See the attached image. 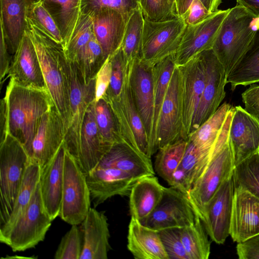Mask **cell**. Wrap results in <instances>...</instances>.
I'll return each mask as SVG.
<instances>
[{"label":"cell","instance_id":"6da1fadb","mask_svg":"<svg viewBox=\"0 0 259 259\" xmlns=\"http://www.w3.org/2000/svg\"><path fill=\"white\" fill-rule=\"evenodd\" d=\"M27 32L35 47L48 91L62 118L66 134L70 122V76L64 47L27 18Z\"/></svg>","mask_w":259,"mask_h":259},{"label":"cell","instance_id":"7a4b0ae2","mask_svg":"<svg viewBox=\"0 0 259 259\" xmlns=\"http://www.w3.org/2000/svg\"><path fill=\"white\" fill-rule=\"evenodd\" d=\"M4 97L9 133L20 142L31 158L40 119L54 104L47 90L20 86L10 79Z\"/></svg>","mask_w":259,"mask_h":259},{"label":"cell","instance_id":"3957f363","mask_svg":"<svg viewBox=\"0 0 259 259\" xmlns=\"http://www.w3.org/2000/svg\"><path fill=\"white\" fill-rule=\"evenodd\" d=\"M233 112V107L219 132L208 164L189 194L200 218L206 205L221 185L233 176L235 165L229 135Z\"/></svg>","mask_w":259,"mask_h":259},{"label":"cell","instance_id":"277c9868","mask_svg":"<svg viewBox=\"0 0 259 259\" xmlns=\"http://www.w3.org/2000/svg\"><path fill=\"white\" fill-rule=\"evenodd\" d=\"M257 18L237 4L225 18L212 48L227 76L249 48L256 30L252 22Z\"/></svg>","mask_w":259,"mask_h":259},{"label":"cell","instance_id":"5b68a950","mask_svg":"<svg viewBox=\"0 0 259 259\" xmlns=\"http://www.w3.org/2000/svg\"><path fill=\"white\" fill-rule=\"evenodd\" d=\"M30 158L23 145L10 134L0 141V226L13 211Z\"/></svg>","mask_w":259,"mask_h":259},{"label":"cell","instance_id":"8992f818","mask_svg":"<svg viewBox=\"0 0 259 259\" xmlns=\"http://www.w3.org/2000/svg\"><path fill=\"white\" fill-rule=\"evenodd\" d=\"M52 221L44 207L38 183L25 211L0 241L14 252L33 248L45 239Z\"/></svg>","mask_w":259,"mask_h":259},{"label":"cell","instance_id":"52a82bcc","mask_svg":"<svg viewBox=\"0 0 259 259\" xmlns=\"http://www.w3.org/2000/svg\"><path fill=\"white\" fill-rule=\"evenodd\" d=\"M91 200L87 176L76 159L66 150L59 217L71 225L81 224L91 207Z\"/></svg>","mask_w":259,"mask_h":259},{"label":"cell","instance_id":"ba28073f","mask_svg":"<svg viewBox=\"0 0 259 259\" xmlns=\"http://www.w3.org/2000/svg\"><path fill=\"white\" fill-rule=\"evenodd\" d=\"M186 25L179 17L160 21L144 18L139 57L154 64L172 55L180 45Z\"/></svg>","mask_w":259,"mask_h":259},{"label":"cell","instance_id":"9c48e42d","mask_svg":"<svg viewBox=\"0 0 259 259\" xmlns=\"http://www.w3.org/2000/svg\"><path fill=\"white\" fill-rule=\"evenodd\" d=\"M131 62H128L119 97L107 102L116 119L120 134L124 141L151 158V151L144 124L136 107L130 83Z\"/></svg>","mask_w":259,"mask_h":259},{"label":"cell","instance_id":"30bf717a","mask_svg":"<svg viewBox=\"0 0 259 259\" xmlns=\"http://www.w3.org/2000/svg\"><path fill=\"white\" fill-rule=\"evenodd\" d=\"M69 62V61H68ZM70 76V122L64 143L78 162L82 125L89 105L95 101L96 78L86 83L75 63L69 62Z\"/></svg>","mask_w":259,"mask_h":259},{"label":"cell","instance_id":"8fae6325","mask_svg":"<svg viewBox=\"0 0 259 259\" xmlns=\"http://www.w3.org/2000/svg\"><path fill=\"white\" fill-rule=\"evenodd\" d=\"M186 136L183 122L182 83L176 65L161 108L156 130V152L160 148Z\"/></svg>","mask_w":259,"mask_h":259},{"label":"cell","instance_id":"7c38bea8","mask_svg":"<svg viewBox=\"0 0 259 259\" xmlns=\"http://www.w3.org/2000/svg\"><path fill=\"white\" fill-rule=\"evenodd\" d=\"M154 64L140 57L131 62L130 83L134 101L144 124L151 151L156 153L154 119Z\"/></svg>","mask_w":259,"mask_h":259},{"label":"cell","instance_id":"4fadbf2b","mask_svg":"<svg viewBox=\"0 0 259 259\" xmlns=\"http://www.w3.org/2000/svg\"><path fill=\"white\" fill-rule=\"evenodd\" d=\"M200 217L188 196L174 187H164L162 197L153 212L141 223L157 231L184 228Z\"/></svg>","mask_w":259,"mask_h":259},{"label":"cell","instance_id":"5bb4252c","mask_svg":"<svg viewBox=\"0 0 259 259\" xmlns=\"http://www.w3.org/2000/svg\"><path fill=\"white\" fill-rule=\"evenodd\" d=\"M229 10H219L197 23L186 25L180 45L172 55L177 66L183 65L201 52L212 49Z\"/></svg>","mask_w":259,"mask_h":259},{"label":"cell","instance_id":"9a60e30c","mask_svg":"<svg viewBox=\"0 0 259 259\" xmlns=\"http://www.w3.org/2000/svg\"><path fill=\"white\" fill-rule=\"evenodd\" d=\"M202 54L205 67V84L191 134L215 113L226 96L227 76L223 65L212 49L202 52Z\"/></svg>","mask_w":259,"mask_h":259},{"label":"cell","instance_id":"2e32d148","mask_svg":"<svg viewBox=\"0 0 259 259\" xmlns=\"http://www.w3.org/2000/svg\"><path fill=\"white\" fill-rule=\"evenodd\" d=\"M234 190L231 177L209 200L201 218L210 239L219 244H223L230 235Z\"/></svg>","mask_w":259,"mask_h":259},{"label":"cell","instance_id":"e0dca14e","mask_svg":"<svg viewBox=\"0 0 259 259\" xmlns=\"http://www.w3.org/2000/svg\"><path fill=\"white\" fill-rule=\"evenodd\" d=\"M178 66L182 76L184 131L188 139L205 84V67L202 52Z\"/></svg>","mask_w":259,"mask_h":259},{"label":"cell","instance_id":"ac0fdd59","mask_svg":"<svg viewBox=\"0 0 259 259\" xmlns=\"http://www.w3.org/2000/svg\"><path fill=\"white\" fill-rule=\"evenodd\" d=\"M65 134L62 118L54 104L40 119L32 142L30 159L43 167L58 151Z\"/></svg>","mask_w":259,"mask_h":259},{"label":"cell","instance_id":"d6986e66","mask_svg":"<svg viewBox=\"0 0 259 259\" xmlns=\"http://www.w3.org/2000/svg\"><path fill=\"white\" fill-rule=\"evenodd\" d=\"M86 176L95 208L114 196H129L133 186L141 179L99 164Z\"/></svg>","mask_w":259,"mask_h":259},{"label":"cell","instance_id":"ffe728a7","mask_svg":"<svg viewBox=\"0 0 259 259\" xmlns=\"http://www.w3.org/2000/svg\"><path fill=\"white\" fill-rule=\"evenodd\" d=\"M229 135L235 165L259 152V118L241 106L233 107Z\"/></svg>","mask_w":259,"mask_h":259},{"label":"cell","instance_id":"44dd1931","mask_svg":"<svg viewBox=\"0 0 259 259\" xmlns=\"http://www.w3.org/2000/svg\"><path fill=\"white\" fill-rule=\"evenodd\" d=\"M7 77L19 85L48 91L35 47L27 31L13 56Z\"/></svg>","mask_w":259,"mask_h":259},{"label":"cell","instance_id":"7402d4cb","mask_svg":"<svg viewBox=\"0 0 259 259\" xmlns=\"http://www.w3.org/2000/svg\"><path fill=\"white\" fill-rule=\"evenodd\" d=\"M259 234V198L235 188L230 235L237 243Z\"/></svg>","mask_w":259,"mask_h":259},{"label":"cell","instance_id":"603a6c76","mask_svg":"<svg viewBox=\"0 0 259 259\" xmlns=\"http://www.w3.org/2000/svg\"><path fill=\"white\" fill-rule=\"evenodd\" d=\"M66 151L64 141L53 158L40 170L39 183L41 199L52 221L59 217L61 209Z\"/></svg>","mask_w":259,"mask_h":259},{"label":"cell","instance_id":"cb8c5ba5","mask_svg":"<svg viewBox=\"0 0 259 259\" xmlns=\"http://www.w3.org/2000/svg\"><path fill=\"white\" fill-rule=\"evenodd\" d=\"M36 0H0L1 31L8 51L14 55L17 51L27 28L28 11Z\"/></svg>","mask_w":259,"mask_h":259},{"label":"cell","instance_id":"d4e9b609","mask_svg":"<svg viewBox=\"0 0 259 259\" xmlns=\"http://www.w3.org/2000/svg\"><path fill=\"white\" fill-rule=\"evenodd\" d=\"M80 227L83 245L80 259H107L110 249V232L104 212L90 207Z\"/></svg>","mask_w":259,"mask_h":259},{"label":"cell","instance_id":"484cf974","mask_svg":"<svg viewBox=\"0 0 259 259\" xmlns=\"http://www.w3.org/2000/svg\"><path fill=\"white\" fill-rule=\"evenodd\" d=\"M94 34L107 59L121 47L127 20L118 11L101 8L92 15Z\"/></svg>","mask_w":259,"mask_h":259},{"label":"cell","instance_id":"4316f807","mask_svg":"<svg viewBox=\"0 0 259 259\" xmlns=\"http://www.w3.org/2000/svg\"><path fill=\"white\" fill-rule=\"evenodd\" d=\"M98 164L119 169L138 178L155 174L151 158L125 141L113 144Z\"/></svg>","mask_w":259,"mask_h":259},{"label":"cell","instance_id":"83f0119b","mask_svg":"<svg viewBox=\"0 0 259 259\" xmlns=\"http://www.w3.org/2000/svg\"><path fill=\"white\" fill-rule=\"evenodd\" d=\"M95 101L89 106L81 134L78 163L87 175L98 165L109 149L100 138L95 117Z\"/></svg>","mask_w":259,"mask_h":259},{"label":"cell","instance_id":"f1b7e54d","mask_svg":"<svg viewBox=\"0 0 259 259\" xmlns=\"http://www.w3.org/2000/svg\"><path fill=\"white\" fill-rule=\"evenodd\" d=\"M127 247L136 259H169L158 231L143 225L132 217Z\"/></svg>","mask_w":259,"mask_h":259},{"label":"cell","instance_id":"f546056e","mask_svg":"<svg viewBox=\"0 0 259 259\" xmlns=\"http://www.w3.org/2000/svg\"><path fill=\"white\" fill-rule=\"evenodd\" d=\"M164 188L154 175L138 180L129 195L131 217L140 222L147 218L160 201Z\"/></svg>","mask_w":259,"mask_h":259},{"label":"cell","instance_id":"4dcf8cb0","mask_svg":"<svg viewBox=\"0 0 259 259\" xmlns=\"http://www.w3.org/2000/svg\"><path fill=\"white\" fill-rule=\"evenodd\" d=\"M50 13L57 26L65 48L78 24L81 12V0H38Z\"/></svg>","mask_w":259,"mask_h":259},{"label":"cell","instance_id":"1f68e13d","mask_svg":"<svg viewBox=\"0 0 259 259\" xmlns=\"http://www.w3.org/2000/svg\"><path fill=\"white\" fill-rule=\"evenodd\" d=\"M259 82V28L249 48L227 77L232 91L238 85Z\"/></svg>","mask_w":259,"mask_h":259},{"label":"cell","instance_id":"d6a6232c","mask_svg":"<svg viewBox=\"0 0 259 259\" xmlns=\"http://www.w3.org/2000/svg\"><path fill=\"white\" fill-rule=\"evenodd\" d=\"M40 170L39 165L30 158L13 211L7 222L0 226V237L9 231L16 221L25 211L39 183Z\"/></svg>","mask_w":259,"mask_h":259},{"label":"cell","instance_id":"836d02e7","mask_svg":"<svg viewBox=\"0 0 259 259\" xmlns=\"http://www.w3.org/2000/svg\"><path fill=\"white\" fill-rule=\"evenodd\" d=\"M232 107L230 104H223L210 118L189 136L188 140L201 150H211Z\"/></svg>","mask_w":259,"mask_h":259},{"label":"cell","instance_id":"e575fe53","mask_svg":"<svg viewBox=\"0 0 259 259\" xmlns=\"http://www.w3.org/2000/svg\"><path fill=\"white\" fill-rule=\"evenodd\" d=\"M181 235L189 259L208 258L210 253V243L200 217L191 225L182 228Z\"/></svg>","mask_w":259,"mask_h":259},{"label":"cell","instance_id":"d590c367","mask_svg":"<svg viewBox=\"0 0 259 259\" xmlns=\"http://www.w3.org/2000/svg\"><path fill=\"white\" fill-rule=\"evenodd\" d=\"M188 142V139H181L160 148L156 152L155 170L168 184L181 162Z\"/></svg>","mask_w":259,"mask_h":259},{"label":"cell","instance_id":"8d00e7d4","mask_svg":"<svg viewBox=\"0 0 259 259\" xmlns=\"http://www.w3.org/2000/svg\"><path fill=\"white\" fill-rule=\"evenodd\" d=\"M176 66L172 55L169 56L154 64L153 127L155 141L156 127L161 108Z\"/></svg>","mask_w":259,"mask_h":259},{"label":"cell","instance_id":"74e56055","mask_svg":"<svg viewBox=\"0 0 259 259\" xmlns=\"http://www.w3.org/2000/svg\"><path fill=\"white\" fill-rule=\"evenodd\" d=\"M95 112L99 135L103 144L110 147L115 143L124 141L112 109L104 98L95 102Z\"/></svg>","mask_w":259,"mask_h":259},{"label":"cell","instance_id":"f35d334b","mask_svg":"<svg viewBox=\"0 0 259 259\" xmlns=\"http://www.w3.org/2000/svg\"><path fill=\"white\" fill-rule=\"evenodd\" d=\"M144 17L139 6L130 16L125 26L121 48L128 62L140 57Z\"/></svg>","mask_w":259,"mask_h":259},{"label":"cell","instance_id":"ab89813d","mask_svg":"<svg viewBox=\"0 0 259 259\" xmlns=\"http://www.w3.org/2000/svg\"><path fill=\"white\" fill-rule=\"evenodd\" d=\"M232 179L234 188H240L259 198V152L235 165Z\"/></svg>","mask_w":259,"mask_h":259},{"label":"cell","instance_id":"60d3db41","mask_svg":"<svg viewBox=\"0 0 259 259\" xmlns=\"http://www.w3.org/2000/svg\"><path fill=\"white\" fill-rule=\"evenodd\" d=\"M106 59L94 33L75 63L86 83L96 78Z\"/></svg>","mask_w":259,"mask_h":259},{"label":"cell","instance_id":"b9f144b4","mask_svg":"<svg viewBox=\"0 0 259 259\" xmlns=\"http://www.w3.org/2000/svg\"><path fill=\"white\" fill-rule=\"evenodd\" d=\"M94 33L92 16L81 14L69 42L64 48L66 58L69 62H77Z\"/></svg>","mask_w":259,"mask_h":259},{"label":"cell","instance_id":"7bdbcfd3","mask_svg":"<svg viewBox=\"0 0 259 259\" xmlns=\"http://www.w3.org/2000/svg\"><path fill=\"white\" fill-rule=\"evenodd\" d=\"M110 57L112 73L110 84L102 98L107 102L117 99L121 92L128 64L121 47Z\"/></svg>","mask_w":259,"mask_h":259},{"label":"cell","instance_id":"ee69618b","mask_svg":"<svg viewBox=\"0 0 259 259\" xmlns=\"http://www.w3.org/2000/svg\"><path fill=\"white\" fill-rule=\"evenodd\" d=\"M62 237L55 253V259H80L83 245V235L78 225H71Z\"/></svg>","mask_w":259,"mask_h":259},{"label":"cell","instance_id":"f6af8a7d","mask_svg":"<svg viewBox=\"0 0 259 259\" xmlns=\"http://www.w3.org/2000/svg\"><path fill=\"white\" fill-rule=\"evenodd\" d=\"M27 18L31 23L56 41L63 45L60 31L41 2L36 0L30 8Z\"/></svg>","mask_w":259,"mask_h":259},{"label":"cell","instance_id":"bcb514c9","mask_svg":"<svg viewBox=\"0 0 259 259\" xmlns=\"http://www.w3.org/2000/svg\"><path fill=\"white\" fill-rule=\"evenodd\" d=\"M139 6V0H81V12L92 16L99 9L109 8L118 11L127 20Z\"/></svg>","mask_w":259,"mask_h":259},{"label":"cell","instance_id":"7dc6e473","mask_svg":"<svg viewBox=\"0 0 259 259\" xmlns=\"http://www.w3.org/2000/svg\"><path fill=\"white\" fill-rule=\"evenodd\" d=\"M145 18L153 21L167 20L178 17L176 0H139Z\"/></svg>","mask_w":259,"mask_h":259},{"label":"cell","instance_id":"c3c4849f","mask_svg":"<svg viewBox=\"0 0 259 259\" xmlns=\"http://www.w3.org/2000/svg\"><path fill=\"white\" fill-rule=\"evenodd\" d=\"M181 228H167L158 233L169 259H189L181 239Z\"/></svg>","mask_w":259,"mask_h":259},{"label":"cell","instance_id":"681fc988","mask_svg":"<svg viewBox=\"0 0 259 259\" xmlns=\"http://www.w3.org/2000/svg\"><path fill=\"white\" fill-rule=\"evenodd\" d=\"M177 15L187 25H192L202 21L210 13L200 0H176Z\"/></svg>","mask_w":259,"mask_h":259},{"label":"cell","instance_id":"f907efd6","mask_svg":"<svg viewBox=\"0 0 259 259\" xmlns=\"http://www.w3.org/2000/svg\"><path fill=\"white\" fill-rule=\"evenodd\" d=\"M112 64L108 57L96 77L95 102L102 98L108 89L111 77Z\"/></svg>","mask_w":259,"mask_h":259},{"label":"cell","instance_id":"816d5d0a","mask_svg":"<svg viewBox=\"0 0 259 259\" xmlns=\"http://www.w3.org/2000/svg\"><path fill=\"white\" fill-rule=\"evenodd\" d=\"M244 109L259 118V84L253 83L242 94Z\"/></svg>","mask_w":259,"mask_h":259},{"label":"cell","instance_id":"f5cc1de1","mask_svg":"<svg viewBox=\"0 0 259 259\" xmlns=\"http://www.w3.org/2000/svg\"><path fill=\"white\" fill-rule=\"evenodd\" d=\"M236 253L239 259H259V234L238 243Z\"/></svg>","mask_w":259,"mask_h":259},{"label":"cell","instance_id":"db71d44e","mask_svg":"<svg viewBox=\"0 0 259 259\" xmlns=\"http://www.w3.org/2000/svg\"><path fill=\"white\" fill-rule=\"evenodd\" d=\"M0 39V79L1 87L5 76L8 75L13 56L9 51L4 34L1 31Z\"/></svg>","mask_w":259,"mask_h":259},{"label":"cell","instance_id":"11a10c76","mask_svg":"<svg viewBox=\"0 0 259 259\" xmlns=\"http://www.w3.org/2000/svg\"><path fill=\"white\" fill-rule=\"evenodd\" d=\"M0 109V141H2L9 134L7 103L4 97L1 99Z\"/></svg>","mask_w":259,"mask_h":259},{"label":"cell","instance_id":"9f6ffc18","mask_svg":"<svg viewBox=\"0 0 259 259\" xmlns=\"http://www.w3.org/2000/svg\"><path fill=\"white\" fill-rule=\"evenodd\" d=\"M239 4L253 14L256 18L259 17V0H236Z\"/></svg>","mask_w":259,"mask_h":259},{"label":"cell","instance_id":"6f0895ef","mask_svg":"<svg viewBox=\"0 0 259 259\" xmlns=\"http://www.w3.org/2000/svg\"><path fill=\"white\" fill-rule=\"evenodd\" d=\"M200 1L210 13L218 11L219 7L222 3V0H200Z\"/></svg>","mask_w":259,"mask_h":259}]
</instances>
